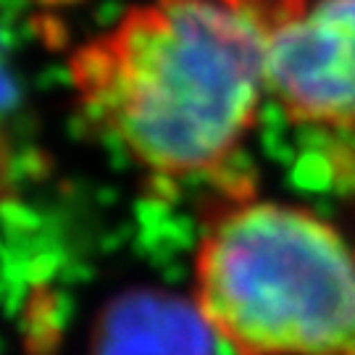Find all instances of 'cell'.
<instances>
[{
    "instance_id": "cell-1",
    "label": "cell",
    "mask_w": 355,
    "mask_h": 355,
    "mask_svg": "<svg viewBox=\"0 0 355 355\" xmlns=\"http://www.w3.org/2000/svg\"><path fill=\"white\" fill-rule=\"evenodd\" d=\"M79 114L148 177H214L255 129L263 0H135L66 58Z\"/></svg>"
},
{
    "instance_id": "cell-2",
    "label": "cell",
    "mask_w": 355,
    "mask_h": 355,
    "mask_svg": "<svg viewBox=\"0 0 355 355\" xmlns=\"http://www.w3.org/2000/svg\"><path fill=\"white\" fill-rule=\"evenodd\" d=\"M195 300L234 355H355V242L308 208L245 200L205 232Z\"/></svg>"
},
{
    "instance_id": "cell-3",
    "label": "cell",
    "mask_w": 355,
    "mask_h": 355,
    "mask_svg": "<svg viewBox=\"0 0 355 355\" xmlns=\"http://www.w3.org/2000/svg\"><path fill=\"white\" fill-rule=\"evenodd\" d=\"M268 98L295 124L355 132V0H263Z\"/></svg>"
},
{
    "instance_id": "cell-4",
    "label": "cell",
    "mask_w": 355,
    "mask_h": 355,
    "mask_svg": "<svg viewBox=\"0 0 355 355\" xmlns=\"http://www.w3.org/2000/svg\"><path fill=\"white\" fill-rule=\"evenodd\" d=\"M229 345L198 300L158 287H135L103 305L89 355H224Z\"/></svg>"
}]
</instances>
